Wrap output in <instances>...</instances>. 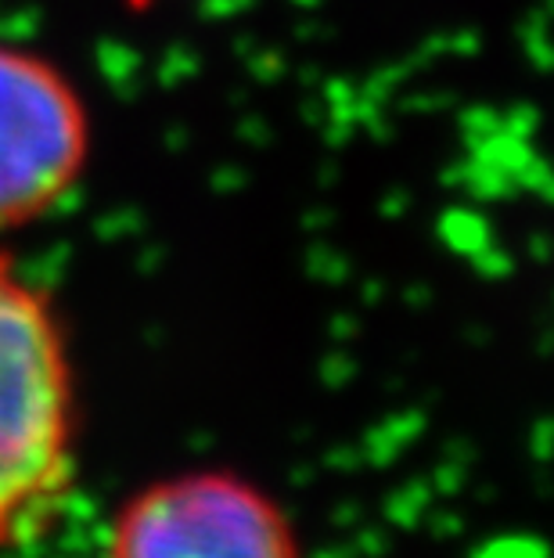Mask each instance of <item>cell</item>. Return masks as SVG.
<instances>
[{
	"label": "cell",
	"mask_w": 554,
	"mask_h": 558,
	"mask_svg": "<svg viewBox=\"0 0 554 558\" xmlns=\"http://www.w3.org/2000/svg\"><path fill=\"white\" fill-rule=\"evenodd\" d=\"M76 486V378L54 303L0 253V551L40 541Z\"/></svg>",
	"instance_id": "6da1fadb"
},
{
	"label": "cell",
	"mask_w": 554,
	"mask_h": 558,
	"mask_svg": "<svg viewBox=\"0 0 554 558\" xmlns=\"http://www.w3.org/2000/svg\"><path fill=\"white\" fill-rule=\"evenodd\" d=\"M90 159L84 94L51 58L0 44V231L54 213Z\"/></svg>",
	"instance_id": "3957f363"
},
{
	"label": "cell",
	"mask_w": 554,
	"mask_h": 558,
	"mask_svg": "<svg viewBox=\"0 0 554 558\" xmlns=\"http://www.w3.org/2000/svg\"><path fill=\"white\" fill-rule=\"evenodd\" d=\"M109 558H303L274 497L234 472H187L137 490L109 533Z\"/></svg>",
	"instance_id": "7a4b0ae2"
}]
</instances>
